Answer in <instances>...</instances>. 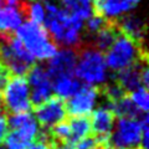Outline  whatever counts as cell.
<instances>
[{
    "label": "cell",
    "instance_id": "21",
    "mask_svg": "<svg viewBox=\"0 0 149 149\" xmlns=\"http://www.w3.org/2000/svg\"><path fill=\"white\" fill-rule=\"evenodd\" d=\"M24 15H26L30 19L29 21L41 25L45 21V8L40 1H34L31 4L25 3Z\"/></svg>",
    "mask_w": 149,
    "mask_h": 149
},
{
    "label": "cell",
    "instance_id": "8",
    "mask_svg": "<svg viewBox=\"0 0 149 149\" xmlns=\"http://www.w3.org/2000/svg\"><path fill=\"white\" fill-rule=\"evenodd\" d=\"M62 98L57 96H51L41 106L35 108L36 120L42 129H50L60 122L66 119V106Z\"/></svg>",
    "mask_w": 149,
    "mask_h": 149
},
{
    "label": "cell",
    "instance_id": "12",
    "mask_svg": "<svg viewBox=\"0 0 149 149\" xmlns=\"http://www.w3.org/2000/svg\"><path fill=\"white\" fill-rule=\"evenodd\" d=\"M39 125L36 119L32 117L25 125H22L20 129L10 130L5 137V149H25L31 142L35 141V138L39 133Z\"/></svg>",
    "mask_w": 149,
    "mask_h": 149
},
{
    "label": "cell",
    "instance_id": "27",
    "mask_svg": "<svg viewBox=\"0 0 149 149\" xmlns=\"http://www.w3.org/2000/svg\"><path fill=\"white\" fill-rule=\"evenodd\" d=\"M9 132L8 128V119H6V113H0V147L5 141V137Z\"/></svg>",
    "mask_w": 149,
    "mask_h": 149
},
{
    "label": "cell",
    "instance_id": "17",
    "mask_svg": "<svg viewBox=\"0 0 149 149\" xmlns=\"http://www.w3.org/2000/svg\"><path fill=\"white\" fill-rule=\"evenodd\" d=\"M51 83H52V91L56 93V96L63 101L71 98L82 86V83L76 80L74 76L57 77L51 81Z\"/></svg>",
    "mask_w": 149,
    "mask_h": 149
},
{
    "label": "cell",
    "instance_id": "20",
    "mask_svg": "<svg viewBox=\"0 0 149 149\" xmlns=\"http://www.w3.org/2000/svg\"><path fill=\"white\" fill-rule=\"evenodd\" d=\"M26 81L31 87H36L40 85H44L46 82H50V77L47 73V70L41 65H32L29 72L26 73Z\"/></svg>",
    "mask_w": 149,
    "mask_h": 149
},
{
    "label": "cell",
    "instance_id": "3",
    "mask_svg": "<svg viewBox=\"0 0 149 149\" xmlns=\"http://www.w3.org/2000/svg\"><path fill=\"white\" fill-rule=\"evenodd\" d=\"M35 60H51L57 54V46L44 26L26 21L17 27L16 35Z\"/></svg>",
    "mask_w": 149,
    "mask_h": 149
},
{
    "label": "cell",
    "instance_id": "15",
    "mask_svg": "<svg viewBox=\"0 0 149 149\" xmlns=\"http://www.w3.org/2000/svg\"><path fill=\"white\" fill-rule=\"evenodd\" d=\"M119 34L120 32L117 25H116L114 20H107L106 25L95 34L90 46L101 51V52H107V50L113 45Z\"/></svg>",
    "mask_w": 149,
    "mask_h": 149
},
{
    "label": "cell",
    "instance_id": "7",
    "mask_svg": "<svg viewBox=\"0 0 149 149\" xmlns=\"http://www.w3.org/2000/svg\"><path fill=\"white\" fill-rule=\"evenodd\" d=\"M100 96L98 86H91L82 83L81 88L65 102L66 113L70 117H85L92 112Z\"/></svg>",
    "mask_w": 149,
    "mask_h": 149
},
{
    "label": "cell",
    "instance_id": "6",
    "mask_svg": "<svg viewBox=\"0 0 149 149\" xmlns=\"http://www.w3.org/2000/svg\"><path fill=\"white\" fill-rule=\"evenodd\" d=\"M4 103L10 113L29 112L32 107L30 103V88L25 77L13 76L4 88Z\"/></svg>",
    "mask_w": 149,
    "mask_h": 149
},
{
    "label": "cell",
    "instance_id": "14",
    "mask_svg": "<svg viewBox=\"0 0 149 149\" xmlns=\"http://www.w3.org/2000/svg\"><path fill=\"white\" fill-rule=\"evenodd\" d=\"M22 1L20 6H4L0 9V35L14 34L22 24Z\"/></svg>",
    "mask_w": 149,
    "mask_h": 149
},
{
    "label": "cell",
    "instance_id": "24",
    "mask_svg": "<svg viewBox=\"0 0 149 149\" xmlns=\"http://www.w3.org/2000/svg\"><path fill=\"white\" fill-rule=\"evenodd\" d=\"M106 22L107 20L103 16L97 15V14H92L86 21V31L90 32V34H96L97 31L101 30L106 25Z\"/></svg>",
    "mask_w": 149,
    "mask_h": 149
},
{
    "label": "cell",
    "instance_id": "32",
    "mask_svg": "<svg viewBox=\"0 0 149 149\" xmlns=\"http://www.w3.org/2000/svg\"><path fill=\"white\" fill-rule=\"evenodd\" d=\"M0 149H4V148H1V147H0Z\"/></svg>",
    "mask_w": 149,
    "mask_h": 149
},
{
    "label": "cell",
    "instance_id": "5",
    "mask_svg": "<svg viewBox=\"0 0 149 149\" xmlns=\"http://www.w3.org/2000/svg\"><path fill=\"white\" fill-rule=\"evenodd\" d=\"M141 141L142 118H118L116 129L112 130L108 142L102 149H137L141 147Z\"/></svg>",
    "mask_w": 149,
    "mask_h": 149
},
{
    "label": "cell",
    "instance_id": "1",
    "mask_svg": "<svg viewBox=\"0 0 149 149\" xmlns=\"http://www.w3.org/2000/svg\"><path fill=\"white\" fill-rule=\"evenodd\" d=\"M45 8V29L57 44L66 49L77 50L81 46V30L83 21L81 19L60 9L54 3H47Z\"/></svg>",
    "mask_w": 149,
    "mask_h": 149
},
{
    "label": "cell",
    "instance_id": "31",
    "mask_svg": "<svg viewBox=\"0 0 149 149\" xmlns=\"http://www.w3.org/2000/svg\"><path fill=\"white\" fill-rule=\"evenodd\" d=\"M31 1H36V0H31ZM39 1H40V0H39ZM41 1H44V3L47 4V3H51V1H52V0H41Z\"/></svg>",
    "mask_w": 149,
    "mask_h": 149
},
{
    "label": "cell",
    "instance_id": "28",
    "mask_svg": "<svg viewBox=\"0 0 149 149\" xmlns=\"http://www.w3.org/2000/svg\"><path fill=\"white\" fill-rule=\"evenodd\" d=\"M52 149H74L73 146H70V144H60V143H55Z\"/></svg>",
    "mask_w": 149,
    "mask_h": 149
},
{
    "label": "cell",
    "instance_id": "23",
    "mask_svg": "<svg viewBox=\"0 0 149 149\" xmlns=\"http://www.w3.org/2000/svg\"><path fill=\"white\" fill-rule=\"evenodd\" d=\"M54 141L51 138L50 133L47 129H44L37 133L34 142H31L25 149H52L54 147Z\"/></svg>",
    "mask_w": 149,
    "mask_h": 149
},
{
    "label": "cell",
    "instance_id": "26",
    "mask_svg": "<svg viewBox=\"0 0 149 149\" xmlns=\"http://www.w3.org/2000/svg\"><path fill=\"white\" fill-rule=\"evenodd\" d=\"M11 77H13V73L10 72V70L5 65L0 62V92L5 88V86L8 85V82Z\"/></svg>",
    "mask_w": 149,
    "mask_h": 149
},
{
    "label": "cell",
    "instance_id": "29",
    "mask_svg": "<svg viewBox=\"0 0 149 149\" xmlns=\"http://www.w3.org/2000/svg\"><path fill=\"white\" fill-rule=\"evenodd\" d=\"M3 104H4V102H3V96H1V92H0V109L3 108Z\"/></svg>",
    "mask_w": 149,
    "mask_h": 149
},
{
    "label": "cell",
    "instance_id": "13",
    "mask_svg": "<svg viewBox=\"0 0 149 149\" xmlns=\"http://www.w3.org/2000/svg\"><path fill=\"white\" fill-rule=\"evenodd\" d=\"M146 66L147 62H138L119 72H116L113 82L119 85L127 93H130L142 86V71Z\"/></svg>",
    "mask_w": 149,
    "mask_h": 149
},
{
    "label": "cell",
    "instance_id": "4",
    "mask_svg": "<svg viewBox=\"0 0 149 149\" xmlns=\"http://www.w3.org/2000/svg\"><path fill=\"white\" fill-rule=\"evenodd\" d=\"M76 51L78 60L74 67V76L86 85H103L107 80V66L103 52L90 45H81Z\"/></svg>",
    "mask_w": 149,
    "mask_h": 149
},
{
    "label": "cell",
    "instance_id": "33",
    "mask_svg": "<svg viewBox=\"0 0 149 149\" xmlns=\"http://www.w3.org/2000/svg\"><path fill=\"white\" fill-rule=\"evenodd\" d=\"M137 149H141V148H137Z\"/></svg>",
    "mask_w": 149,
    "mask_h": 149
},
{
    "label": "cell",
    "instance_id": "11",
    "mask_svg": "<svg viewBox=\"0 0 149 149\" xmlns=\"http://www.w3.org/2000/svg\"><path fill=\"white\" fill-rule=\"evenodd\" d=\"M120 34L125 35L129 39H132L134 42L141 46H146V34H147V25L143 19L137 15H122L114 20Z\"/></svg>",
    "mask_w": 149,
    "mask_h": 149
},
{
    "label": "cell",
    "instance_id": "18",
    "mask_svg": "<svg viewBox=\"0 0 149 149\" xmlns=\"http://www.w3.org/2000/svg\"><path fill=\"white\" fill-rule=\"evenodd\" d=\"M63 10L81 20H87L93 14L92 0H61Z\"/></svg>",
    "mask_w": 149,
    "mask_h": 149
},
{
    "label": "cell",
    "instance_id": "25",
    "mask_svg": "<svg viewBox=\"0 0 149 149\" xmlns=\"http://www.w3.org/2000/svg\"><path fill=\"white\" fill-rule=\"evenodd\" d=\"M74 149H102V146L98 143V141L96 139V137H93L92 134L86 138L78 141L73 146Z\"/></svg>",
    "mask_w": 149,
    "mask_h": 149
},
{
    "label": "cell",
    "instance_id": "2",
    "mask_svg": "<svg viewBox=\"0 0 149 149\" xmlns=\"http://www.w3.org/2000/svg\"><path fill=\"white\" fill-rule=\"evenodd\" d=\"M104 60L107 67L114 72H119L134 63L147 62L148 54L146 46L138 45L132 39L119 34L113 45L107 50Z\"/></svg>",
    "mask_w": 149,
    "mask_h": 149
},
{
    "label": "cell",
    "instance_id": "22",
    "mask_svg": "<svg viewBox=\"0 0 149 149\" xmlns=\"http://www.w3.org/2000/svg\"><path fill=\"white\" fill-rule=\"evenodd\" d=\"M129 98L133 102V104L137 107L139 111L147 113L149 109V95H148V88L146 87H138L137 90H134L129 93Z\"/></svg>",
    "mask_w": 149,
    "mask_h": 149
},
{
    "label": "cell",
    "instance_id": "19",
    "mask_svg": "<svg viewBox=\"0 0 149 149\" xmlns=\"http://www.w3.org/2000/svg\"><path fill=\"white\" fill-rule=\"evenodd\" d=\"M51 95H52V83L46 82L44 85L32 87V91L30 92V103L32 108H36L47 101Z\"/></svg>",
    "mask_w": 149,
    "mask_h": 149
},
{
    "label": "cell",
    "instance_id": "9",
    "mask_svg": "<svg viewBox=\"0 0 149 149\" xmlns=\"http://www.w3.org/2000/svg\"><path fill=\"white\" fill-rule=\"evenodd\" d=\"M77 63V51L73 49H62L57 51L47 65V73L52 81L57 77L74 76V67Z\"/></svg>",
    "mask_w": 149,
    "mask_h": 149
},
{
    "label": "cell",
    "instance_id": "10",
    "mask_svg": "<svg viewBox=\"0 0 149 149\" xmlns=\"http://www.w3.org/2000/svg\"><path fill=\"white\" fill-rule=\"evenodd\" d=\"M114 118L116 116L109 108H107L106 106H102L100 108H97L95 112H92L91 116V130L93 132L92 136L96 137L98 143L103 148L108 138L112 134L114 125Z\"/></svg>",
    "mask_w": 149,
    "mask_h": 149
},
{
    "label": "cell",
    "instance_id": "30",
    "mask_svg": "<svg viewBox=\"0 0 149 149\" xmlns=\"http://www.w3.org/2000/svg\"><path fill=\"white\" fill-rule=\"evenodd\" d=\"M128 1H129L130 4H133V5H136V4H137V3H139L141 0H128Z\"/></svg>",
    "mask_w": 149,
    "mask_h": 149
},
{
    "label": "cell",
    "instance_id": "16",
    "mask_svg": "<svg viewBox=\"0 0 149 149\" xmlns=\"http://www.w3.org/2000/svg\"><path fill=\"white\" fill-rule=\"evenodd\" d=\"M67 123L70 125V146H74L78 141L91 136V120L88 116L85 117H71Z\"/></svg>",
    "mask_w": 149,
    "mask_h": 149
}]
</instances>
